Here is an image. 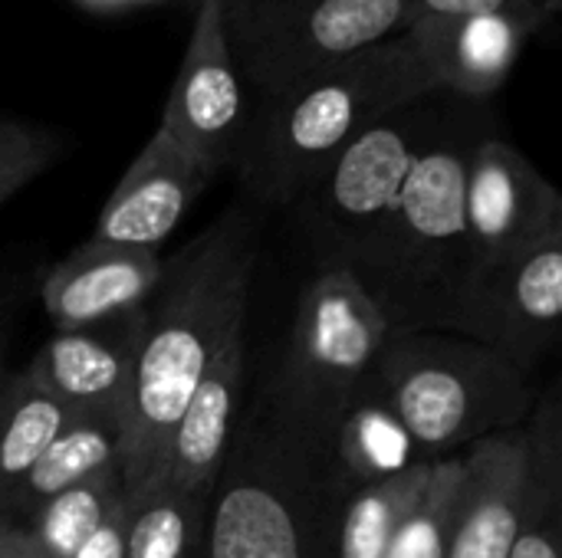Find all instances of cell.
Instances as JSON below:
<instances>
[{"label":"cell","mask_w":562,"mask_h":558,"mask_svg":"<svg viewBox=\"0 0 562 558\" xmlns=\"http://www.w3.org/2000/svg\"><path fill=\"white\" fill-rule=\"evenodd\" d=\"M250 270L254 240L240 210L211 224L165 263L145 303L142 349L122 414V487L128 497L161 487L171 431L224 332L247 316Z\"/></svg>","instance_id":"6da1fadb"},{"label":"cell","mask_w":562,"mask_h":558,"mask_svg":"<svg viewBox=\"0 0 562 558\" xmlns=\"http://www.w3.org/2000/svg\"><path fill=\"white\" fill-rule=\"evenodd\" d=\"M487 132H494L487 105L448 92L389 220L346 266L379 303L392 335L438 332L474 263L464 181L471 151Z\"/></svg>","instance_id":"7a4b0ae2"},{"label":"cell","mask_w":562,"mask_h":558,"mask_svg":"<svg viewBox=\"0 0 562 558\" xmlns=\"http://www.w3.org/2000/svg\"><path fill=\"white\" fill-rule=\"evenodd\" d=\"M435 89L412 39L392 36L293 89L250 95L234 168L260 204L293 207L366 125Z\"/></svg>","instance_id":"3957f363"},{"label":"cell","mask_w":562,"mask_h":558,"mask_svg":"<svg viewBox=\"0 0 562 558\" xmlns=\"http://www.w3.org/2000/svg\"><path fill=\"white\" fill-rule=\"evenodd\" d=\"M372 385L428 460L517 431L533 408L524 368L454 332L389 335Z\"/></svg>","instance_id":"277c9868"},{"label":"cell","mask_w":562,"mask_h":558,"mask_svg":"<svg viewBox=\"0 0 562 558\" xmlns=\"http://www.w3.org/2000/svg\"><path fill=\"white\" fill-rule=\"evenodd\" d=\"M392 329L379 303L346 266L323 270L303 293L277 398L300 441H333L342 411L372 385Z\"/></svg>","instance_id":"5b68a950"},{"label":"cell","mask_w":562,"mask_h":558,"mask_svg":"<svg viewBox=\"0 0 562 558\" xmlns=\"http://www.w3.org/2000/svg\"><path fill=\"white\" fill-rule=\"evenodd\" d=\"M247 95H273L408 33V0H224Z\"/></svg>","instance_id":"8992f818"},{"label":"cell","mask_w":562,"mask_h":558,"mask_svg":"<svg viewBox=\"0 0 562 558\" xmlns=\"http://www.w3.org/2000/svg\"><path fill=\"white\" fill-rule=\"evenodd\" d=\"M445 89H435L366 125L293 204L316 240L339 257L333 266H349L389 220L445 109Z\"/></svg>","instance_id":"52a82bcc"},{"label":"cell","mask_w":562,"mask_h":558,"mask_svg":"<svg viewBox=\"0 0 562 558\" xmlns=\"http://www.w3.org/2000/svg\"><path fill=\"white\" fill-rule=\"evenodd\" d=\"M562 322V230L474 260L438 332L497 349L527 375L557 345Z\"/></svg>","instance_id":"ba28073f"},{"label":"cell","mask_w":562,"mask_h":558,"mask_svg":"<svg viewBox=\"0 0 562 558\" xmlns=\"http://www.w3.org/2000/svg\"><path fill=\"white\" fill-rule=\"evenodd\" d=\"M247 102L250 95L227 43L224 0H198L158 128L194 161L221 174L237 158Z\"/></svg>","instance_id":"9c48e42d"},{"label":"cell","mask_w":562,"mask_h":558,"mask_svg":"<svg viewBox=\"0 0 562 558\" xmlns=\"http://www.w3.org/2000/svg\"><path fill=\"white\" fill-rule=\"evenodd\" d=\"M464 220L471 257L487 260L562 230V197L510 141L487 132L468 161Z\"/></svg>","instance_id":"30bf717a"},{"label":"cell","mask_w":562,"mask_h":558,"mask_svg":"<svg viewBox=\"0 0 562 558\" xmlns=\"http://www.w3.org/2000/svg\"><path fill=\"white\" fill-rule=\"evenodd\" d=\"M142 326L145 303L82 329H63L23 372L69 411L122 421L142 349Z\"/></svg>","instance_id":"8fae6325"},{"label":"cell","mask_w":562,"mask_h":558,"mask_svg":"<svg viewBox=\"0 0 562 558\" xmlns=\"http://www.w3.org/2000/svg\"><path fill=\"white\" fill-rule=\"evenodd\" d=\"M217 483L211 558H313L300 480L237 454Z\"/></svg>","instance_id":"7c38bea8"},{"label":"cell","mask_w":562,"mask_h":558,"mask_svg":"<svg viewBox=\"0 0 562 558\" xmlns=\"http://www.w3.org/2000/svg\"><path fill=\"white\" fill-rule=\"evenodd\" d=\"M211 181V168L194 161L161 128H155L102 204L92 237L119 247L158 250V243L175 234L188 207Z\"/></svg>","instance_id":"4fadbf2b"},{"label":"cell","mask_w":562,"mask_h":558,"mask_svg":"<svg viewBox=\"0 0 562 558\" xmlns=\"http://www.w3.org/2000/svg\"><path fill=\"white\" fill-rule=\"evenodd\" d=\"M244 319L224 332L171 431L161 487L188 497H211L217 490V477L231 454L234 411L244 378Z\"/></svg>","instance_id":"5bb4252c"},{"label":"cell","mask_w":562,"mask_h":558,"mask_svg":"<svg viewBox=\"0 0 562 558\" xmlns=\"http://www.w3.org/2000/svg\"><path fill=\"white\" fill-rule=\"evenodd\" d=\"M165 260L158 250H135L89 237L43 280V309L56 332L122 316L155 293Z\"/></svg>","instance_id":"9a60e30c"},{"label":"cell","mask_w":562,"mask_h":558,"mask_svg":"<svg viewBox=\"0 0 562 558\" xmlns=\"http://www.w3.org/2000/svg\"><path fill=\"white\" fill-rule=\"evenodd\" d=\"M527 434L507 431L464 454V493L445 558H507L520 529Z\"/></svg>","instance_id":"2e32d148"},{"label":"cell","mask_w":562,"mask_h":558,"mask_svg":"<svg viewBox=\"0 0 562 558\" xmlns=\"http://www.w3.org/2000/svg\"><path fill=\"white\" fill-rule=\"evenodd\" d=\"M438 89L487 102L514 72L533 30L510 16L415 20L405 33Z\"/></svg>","instance_id":"e0dca14e"},{"label":"cell","mask_w":562,"mask_h":558,"mask_svg":"<svg viewBox=\"0 0 562 558\" xmlns=\"http://www.w3.org/2000/svg\"><path fill=\"white\" fill-rule=\"evenodd\" d=\"M109 474L122 477V421L105 414H72L20 483L7 516H26L49 497Z\"/></svg>","instance_id":"ac0fdd59"},{"label":"cell","mask_w":562,"mask_h":558,"mask_svg":"<svg viewBox=\"0 0 562 558\" xmlns=\"http://www.w3.org/2000/svg\"><path fill=\"white\" fill-rule=\"evenodd\" d=\"M72 414L26 372L7 378L0 388V516H7L20 483Z\"/></svg>","instance_id":"d6986e66"},{"label":"cell","mask_w":562,"mask_h":558,"mask_svg":"<svg viewBox=\"0 0 562 558\" xmlns=\"http://www.w3.org/2000/svg\"><path fill=\"white\" fill-rule=\"evenodd\" d=\"M333 444H336V460L342 474L352 477L359 487L395 477L415 464H428V457L418 451L412 434L385 408L375 385H369L342 411L333 431Z\"/></svg>","instance_id":"ffe728a7"},{"label":"cell","mask_w":562,"mask_h":558,"mask_svg":"<svg viewBox=\"0 0 562 558\" xmlns=\"http://www.w3.org/2000/svg\"><path fill=\"white\" fill-rule=\"evenodd\" d=\"M527 434V483L520 529L507 558H562L560 553V405L557 395L540 408Z\"/></svg>","instance_id":"44dd1931"},{"label":"cell","mask_w":562,"mask_h":558,"mask_svg":"<svg viewBox=\"0 0 562 558\" xmlns=\"http://www.w3.org/2000/svg\"><path fill=\"white\" fill-rule=\"evenodd\" d=\"M428 464H415L395 477H385L379 483L359 487L339 520V556L336 558H382L408 513L418 506L428 480H431Z\"/></svg>","instance_id":"7402d4cb"},{"label":"cell","mask_w":562,"mask_h":558,"mask_svg":"<svg viewBox=\"0 0 562 558\" xmlns=\"http://www.w3.org/2000/svg\"><path fill=\"white\" fill-rule=\"evenodd\" d=\"M122 493L125 487L119 474L95 477L33 506L23 516L26 523L20 526L30 533L40 558H72L76 549L92 536V529L105 520V513L119 503Z\"/></svg>","instance_id":"603a6c76"},{"label":"cell","mask_w":562,"mask_h":558,"mask_svg":"<svg viewBox=\"0 0 562 558\" xmlns=\"http://www.w3.org/2000/svg\"><path fill=\"white\" fill-rule=\"evenodd\" d=\"M128 500L132 516L125 558H191L204 520V503L211 497H188L171 487H155Z\"/></svg>","instance_id":"cb8c5ba5"},{"label":"cell","mask_w":562,"mask_h":558,"mask_svg":"<svg viewBox=\"0 0 562 558\" xmlns=\"http://www.w3.org/2000/svg\"><path fill=\"white\" fill-rule=\"evenodd\" d=\"M464 493V454L441 457L431 467V480L418 500V506L408 513L395 539L389 543L382 558H445L454 520Z\"/></svg>","instance_id":"d4e9b609"},{"label":"cell","mask_w":562,"mask_h":558,"mask_svg":"<svg viewBox=\"0 0 562 558\" xmlns=\"http://www.w3.org/2000/svg\"><path fill=\"white\" fill-rule=\"evenodd\" d=\"M66 151L69 141L59 128L20 115H0V207L43 178Z\"/></svg>","instance_id":"484cf974"},{"label":"cell","mask_w":562,"mask_h":558,"mask_svg":"<svg viewBox=\"0 0 562 558\" xmlns=\"http://www.w3.org/2000/svg\"><path fill=\"white\" fill-rule=\"evenodd\" d=\"M415 20H468V16H510L527 23L533 33L553 16L540 0H408Z\"/></svg>","instance_id":"4316f807"},{"label":"cell","mask_w":562,"mask_h":558,"mask_svg":"<svg viewBox=\"0 0 562 558\" xmlns=\"http://www.w3.org/2000/svg\"><path fill=\"white\" fill-rule=\"evenodd\" d=\"M128 516H132V500L122 493L119 503L105 513V520L92 529V536L76 549L72 558H125Z\"/></svg>","instance_id":"83f0119b"},{"label":"cell","mask_w":562,"mask_h":558,"mask_svg":"<svg viewBox=\"0 0 562 558\" xmlns=\"http://www.w3.org/2000/svg\"><path fill=\"white\" fill-rule=\"evenodd\" d=\"M0 558H40L30 533L10 516H0Z\"/></svg>","instance_id":"f1b7e54d"},{"label":"cell","mask_w":562,"mask_h":558,"mask_svg":"<svg viewBox=\"0 0 562 558\" xmlns=\"http://www.w3.org/2000/svg\"><path fill=\"white\" fill-rule=\"evenodd\" d=\"M7 332H3V322H0V388L7 385V378H10V368H7Z\"/></svg>","instance_id":"f546056e"},{"label":"cell","mask_w":562,"mask_h":558,"mask_svg":"<svg viewBox=\"0 0 562 558\" xmlns=\"http://www.w3.org/2000/svg\"><path fill=\"white\" fill-rule=\"evenodd\" d=\"M540 3H547V7H550V10H553V13H557V10H560V3H562V0H540Z\"/></svg>","instance_id":"4dcf8cb0"}]
</instances>
